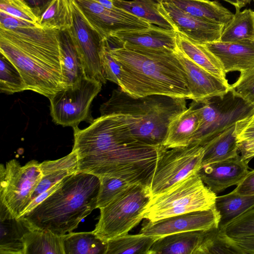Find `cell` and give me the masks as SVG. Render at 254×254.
Wrapping results in <instances>:
<instances>
[{"label":"cell","instance_id":"8fae6325","mask_svg":"<svg viewBox=\"0 0 254 254\" xmlns=\"http://www.w3.org/2000/svg\"><path fill=\"white\" fill-rule=\"evenodd\" d=\"M203 153V146L197 144L166 149L157 162L150 187L151 197L197 173Z\"/></svg>","mask_w":254,"mask_h":254},{"label":"cell","instance_id":"ffe728a7","mask_svg":"<svg viewBox=\"0 0 254 254\" xmlns=\"http://www.w3.org/2000/svg\"><path fill=\"white\" fill-rule=\"evenodd\" d=\"M199 125V117L195 103L175 117L169 125L164 146L167 149L192 144Z\"/></svg>","mask_w":254,"mask_h":254},{"label":"cell","instance_id":"f6af8a7d","mask_svg":"<svg viewBox=\"0 0 254 254\" xmlns=\"http://www.w3.org/2000/svg\"><path fill=\"white\" fill-rule=\"evenodd\" d=\"M31 8L38 18V21L42 14L54 0H23Z\"/></svg>","mask_w":254,"mask_h":254},{"label":"cell","instance_id":"30bf717a","mask_svg":"<svg viewBox=\"0 0 254 254\" xmlns=\"http://www.w3.org/2000/svg\"><path fill=\"white\" fill-rule=\"evenodd\" d=\"M102 86L99 81L85 77L57 92L49 98L53 121L73 128L89 121L90 106Z\"/></svg>","mask_w":254,"mask_h":254},{"label":"cell","instance_id":"5b68a950","mask_svg":"<svg viewBox=\"0 0 254 254\" xmlns=\"http://www.w3.org/2000/svg\"><path fill=\"white\" fill-rule=\"evenodd\" d=\"M216 196L195 173L152 196L142 217L154 222L182 213L208 209L214 205Z\"/></svg>","mask_w":254,"mask_h":254},{"label":"cell","instance_id":"9a60e30c","mask_svg":"<svg viewBox=\"0 0 254 254\" xmlns=\"http://www.w3.org/2000/svg\"><path fill=\"white\" fill-rule=\"evenodd\" d=\"M156 0L159 11L171 23L175 31L191 41L202 45L220 40L225 26L194 17L167 0Z\"/></svg>","mask_w":254,"mask_h":254},{"label":"cell","instance_id":"e0dca14e","mask_svg":"<svg viewBox=\"0 0 254 254\" xmlns=\"http://www.w3.org/2000/svg\"><path fill=\"white\" fill-rule=\"evenodd\" d=\"M249 160L241 155L203 166L197 174L203 183L214 193L238 185L249 172Z\"/></svg>","mask_w":254,"mask_h":254},{"label":"cell","instance_id":"6da1fadb","mask_svg":"<svg viewBox=\"0 0 254 254\" xmlns=\"http://www.w3.org/2000/svg\"><path fill=\"white\" fill-rule=\"evenodd\" d=\"M72 150L78 172L115 177L150 188L157 162L167 149L145 143L113 115L100 116L87 127H73Z\"/></svg>","mask_w":254,"mask_h":254},{"label":"cell","instance_id":"52a82bcc","mask_svg":"<svg viewBox=\"0 0 254 254\" xmlns=\"http://www.w3.org/2000/svg\"><path fill=\"white\" fill-rule=\"evenodd\" d=\"M0 53L16 66L28 90L49 99L64 88L62 71L33 50L0 35Z\"/></svg>","mask_w":254,"mask_h":254},{"label":"cell","instance_id":"4316f807","mask_svg":"<svg viewBox=\"0 0 254 254\" xmlns=\"http://www.w3.org/2000/svg\"><path fill=\"white\" fill-rule=\"evenodd\" d=\"M236 123L219 133L203 146L201 167L237 156Z\"/></svg>","mask_w":254,"mask_h":254},{"label":"cell","instance_id":"8992f818","mask_svg":"<svg viewBox=\"0 0 254 254\" xmlns=\"http://www.w3.org/2000/svg\"><path fill=\"white\" fill-rule=\"evenodd\" d=\"M151 197L149 187L132 185L100 209L99 219L93 232L106 242L128 234L143 219L142 213Z\"/></svg>","mask_w":254,"mask_h":254},{"label":"cell","instance_id":"83f0119b","mask_svg":"<svg viewBox=\"0 0 254 254\" xmlns=\"http://www.w3.org/2000/svg\"><path fill=\"white\" fill-rule=\"evenodd\" d=\"M214 206L220 215L219 228H221L254 208V194H240L233 190L226 194L216 196Z\"/></svg>","mask_w":254,"mask_h":254},{"label":"cell","instance_id":"d590c367","mask_svg":"<svg viewBox=\"0 0 254 254\" xmlns=\"http://www.w3.org/2000/svg\"><path fill=\"white\" fill-rule=\"evenodd\" d=\"M244 254L219 227L204 231L198 254Z\"/></svg>","mask_w":254,"mask_h":254},{"label":"cell","instance_id":"d4e9b609","mask_svg":"<svg viewBox=\"0 0 254 254\" xmlns=\"http://www.w3.org/2000/svg\"><path fill=\"white\" fill-rule=\"evenodd\" d=\"M167 0L194 17L225 27L232 21L234 16V13L216 0Z\"/></svg>","mask_w":254,"mask_h":254},{"label":"cell","instance_id":"f1b7e54d","mask_svg":"<svg viewBox=\"0 0 254 254\" xmlns=\"http://www.w3.org/2000/svg\"><path fill=\"white\" fill-rule=\"evenodd\" d=\"M63 239L64 235L30 226L24 237L25 254H64Z\"/></svg>","mask_w":254,"mask_h":254},{"label":"cell","instance_id":"2e32d148","mask_svg":"<svg viewBox=\"0 0 254 254\" xmlns=\"http://www.w3.org/2000/svg\"><path fill=\"white\" fill-rule=\"evenodd\" d=\"M175 53L185 70L191 100L202 102L222 97L230 91L231 85L187 58L178 48Z\"/></svg>","mask_w":254,"mask_h":254},{"label":"cell","instance_id":"8d00e7d4","mask_svg":"<svg viewBox=\"0 0 254 254\" xmlns=\"http://www.w3.org/2000/svg\"><path fill=\"white\" fill-rule=\"evenodd\" d=\"M28 90L16 66L0 53V90L1 93L12 94Z\"/></svg>","mask_w":254,"mask_h":254},{"label":"cell","instance_id":"3957f363","mask_svg":"<svg viewBox=\"0 0 254 254\" xmlns=\"http://www.w3.org/2000/svg\"><path fill=\"white\" fill-rule=\"evenodd\" d=\"M100 184L99 177L85 172L67 176L57 190L19 218L32 228L64 235L97 208Z\"/></svg>","mask_w":254,"mask_h":254},{"label":"cell","instance_id":"836d02e7","mask_svg":"<svg viewBox=\"0 0 254 254\" xmlns=\"http://www.w3.org/2000/svg\"><path fill=\"white\" fill-rule=\"evenodd\" d=\"M251 9L236 11L224 28L219 41L226 42L254 40V14Z\"/></svg>","mask_w":254,"mask_h":254},{"label":"cell","instance_id":"cb8c5ba5","mask_svg":"<svg viewBox=\"0 0 254 254\" xmlns=\"http://www.w3.org/2000/svg\"><path fill=\"white\" fill-rule=\"evenodd\" d=\"M204 231L172 234L157 239L148 254H198Z\"/></svg>","mask_w":254,"mask_h":254},{"label":"cell","instance_id":"d6a6232c","mask_svg":"<svg viewBox=\"0 0 254 254\" xmlns=\"http://www.w3.org/2000/svg\"><path fill=\"white\" fill-rule=\"evenodd\" d=\"M157 239L140 233L124 235L107 242L105 254H148Z\"/></svg>","mask_w":254,"mask_h":254},{"label":"cell","instance_id":"ac0fdd59","mask_svg":"<svg viewBox=\"0 0 254 254\" xmlns=\"http://www.w3.org/2000/svg\"><path fill=\"white\" fill-rule=\"evenodd\" d=\"M109 37L119 46L173 51L177 48L176 31L152 24L146 29L118 31Z\"/></svg>","mask_w":254,"mask_h":254},{"label":"cell","instance_id":"5bb4252c","mask_svg":"<svg viewBox=\"0 0 254 254\" xmlns=\"http://www.w3.org/2000/svg\"><path fill=\"white\" fill-rule=\"evenodd\" d=\"M220 215L214 205L211 208L182 213L142 224L139 233L155 237L191 231H206L219 227Z\"/></svg>","mask_w":254,"mask_h":254},{"label":"cell","instance_id":"e575fe53","mask_svg":"<svg viewBox=\"0 0 254 254\" xmlns=\"http://www.w3.org/2000/svg\"><path fill=\"white\" fill-rule=\"evenodd\" d=\"M73 18L69 0H54L38 22L44 28L64 30L70 28Z\"/></svg>","mask_w":254,"mask_h":254},{"label":"cell","instance_id":"7a4b0ae2","mask_svg":"<svg viewBox=\"0 0 254 254\" xmlns=\"http://www.w3.org/2000/svg\"><path fill=\"white\" fill-rule=\"evenodd\" d=\"M109 50L121 67L117 84L130 95L191 99L185 70L175 51L118 46Z\"/></svg>","mask_w":254,"mask_h":254},{"label":"cell","instance_id":"484cf974","mask_svg":"<svg viewBox=\"0 0 254 254\" xmlns=\"http://www.w3.org/2000/svg\"><path fill=\"white\" fill-rule=\"evenodd\" d=\"M178 49L193 63L217 76L228 82L226 73L220 61L203 45L197 44L177 32Z\"/></svg>","mask_w":254,"mask_h":254},{"label":"cell","instance_id":"f546056e","mask_svg":"<svg viewBox=\"0 0 254 254\" xmlns=\"http://www.w3.org/2000/svg\"><path fill=\"white\" fill-rule=\"evenodd\" d=\"M220 229L246 254V250L254 245V208Z\"/></svg>","mask_w":254,"mask_h":254},{"label":"cell","instance_id":"9c48e42d","mask_svg":"<svg viewBox=\"0 0 254 254\" xmlns=\"http://www.w3.org/2000/svg\"><path fill=\"white\" fill-rule=\"evenodd\" d=\"M194 102L199 125L192 144L203 146L238 121L254 113L252 107L231 91L222 97Z\"/></svg>","mask_w":254,"mask_h":254},{"label":"cell","instance_id":"7402d4cb","mask_svg":"<svg viewBox=\"0 0 254 254\" xmlns=\"http://www.w3.org/2000/svg\"><path fill=\"white\" fill-rule=\"evenodd\" d=\"M58 31L64 88L86 76L81 57L69 29Z\"/></svg>","mask_w":254,"mask_h":254},{"label":"cell","instance_id":"4fadbf2b","mask_svg":"<svg viewBox=\"0 0 254 254\" xmlns=\"http://www.w3.org/2000/svg\"><path fill=\"white\" fill-rule=\"evenodd\" d=\"M86 19L104 38L116 32L141 30L151 24L127 11L110 9L94 0H75Z\"/></svg>","mask_w":254,"mask_h":254},{"label":"cell","instance_id":"c3c4849f","mask_svg":"<svg viewBox=\"0 0 254 254\" xmlns=\"http://www.w3.org/2000/svg\"><path fill=\"white\" fill-rule=\"evenodd\" d=\"M251 253L252 254H254V246H252L251 249Z\"/></svg>","mask_w":254,"mask_h":254},{"label":"cell","instance_id":"603a6c76","mask_svg":"<svg viewBox=\"0 0 254 254\" xmlns=\"http://www.w3.org/2000/svg\"><path fill=\"white\" fill-rule=\"evenodd\" d=\"M42 178L32 196V201L65 177L78 172V157L72 151L68 155L54 160L40 163Z\"/></svg>","mask_w":254,"mask_h":254},{"label":"cell","instance_id":"7dc6e473","mask_svg":"<svg viewBox=\"0 0 254 254\" xmlns=\"http://www.w3.org/2000/svg\"><path fill=\"white\" fill-rule=\"evenodd\" d=\"M226 1L234 6L236 9V11L241 10L243 7L246 6L247 4H250L252 0H222Z\"/></svg>","mask_w":254,"mask_h":254},{"label":"cell","instance_id":"44dd1931","mask_svg":"<svg viewBox=\"0 0 254 254\" xmlns=\"http://www.w3.org/2000/svg\"><path fill=\"white\" fill-rule=\"evenodd\" d=\"M0 254H25L24 237L30 229L29 223L16 218L0 205Z\"/></svg>","mask_w":254,"mask_h":254},{"label":"cell","instance_id":"277c9868","mask_svg":"<svg viewBox=\"0 0 254 254\" xmlns=\"http://www.w3.org/2000/svg\"><path fill=\"white\" fill-rule=\"evenodd\" d=\"M186 100L163 95L135 97L114 89L100 112L114 116L139 140L164 146L169 124L187 109Z\"/></svg>","mask_w":254,"mask_h":254},{"label":"cell","instance_id":"ab89813d","mask_svg":"<svg viewBox=\"0 0 254 254\" xmlns=\"http://www.w3.org/2000/svg\"><path fill=\"white\" fill-rule=\"evenodd\" d=\"M240 73L237 81L231 85L230 91L254 109V66Z\"/></svg>","mask_w":254,"mask_h":254},{"label":"cell","instance_id":"7bdbcfd3","mask_svg":"<svg viewBox=\"0 0 254 254\" xmlns=\"http://www.w3.org/2000/svg\"><path fill=\"white\" fill-rule=\"evenodd\" d=\"M36 26H40L38 24L20 19L0 10V28L12 30Z\"/></svg>","mask_w":254,"mask_h":254},{"label":"cell","instance_id":"4dcf8cb0","mask_svg":"<svg viewBox=\"0 0 254 254\" xmlns=\"http://www.w3.org/2000/svg\"><path fill=\"white\" fill-rule=\"evenodd\" d=\"M117 7L127 11L150 24L160 27L175 30L173 25L158 9V2L154 0H113Z\"/></svg>","mask_w":254,"mask_h":254},{"label":"cell","instance_id":"7c38bea8","mask_svg":"<svg viewBox=\"0 0 254 254\" xmlns=\"http://www.w3.org/2000/svg\"><path fill=\"white\" fill-rule=\"evenodd\" d=\"M69 1L73 18L69 30L81 57L86 76L105 84L107 80L102 74L101 58L106 38L89 23L76 0Z\"/></svg>","mask_w":254,"mask_h":254},{"label":"cell","instance_id":"d6986e66","mask_svg":"<svg viewBox=\"0 0 254 254\" xmlns=\"http://www.w3.org/2000/svg\"><path fill=\"white\" fill-rule=\"evenodd\" d=\"M202 45L220 61L226 73L241 72L254 66V40L217 41Z\"/></svg>","mask_w":254,"mask_h":254},{"label":"cell","instance_id":"1f68e13d","mask_svg":"<svg viewBox=\"0 0 254 254\" xmlns=\"http://www.w3.org/2000/svg\"><path fill=\"white\" fill-rule=\"evenodd\" d=\"M64 254H105L107 242L93 232H70L64 235Z\"/></svg>","mask_w":254,"mask_h":254},{"label":"cell","instance_id":"ba28073f","mask_svg":"<svg viewBox=\"0 0 254 254\" xmlns=\"http://www.w3.org/2000/svg\"><path fill=\"white\" fill-rule=\"evenodd\" d=\"M43 176L40 163L31 160L22 166L16 159L0 166V202L19 218L31 203L32 196Z\"/></svg>","mask_w":254,"mask_h":254},{"label":"cell","instance_id":"b9f144b4","mask_svg":"<svg viewBox=\"0 0 254 254\" xmlns=\"http://www.w3.org/2000/svg\"><path fill=\"white\" fill-rule=\"evenodd\" d=\"M101 62L104 77L107 80L117 84L121 73V67L109 52L107 38L105 39V47L101 56Z\"/></svg>","mask_w":254,"mask_h":254},{"label":"cell","instance_id":"f35d334b","mask_svg":"<svg viewBox=\"0 0 254 254\" xmlns=\"http://www.w3.org/2000/svg\"><path fill=\"white\" fill-rule=\"evenodd\" d=\"M97 199V208L107 205L132 185L121 179L101 177Z\"/></svg>","mask_w":254,"mask_h":254},{"label":"cell","instance_id":"60d3db41","mask_svg":"<svg viewBox=\"0 0 254 254\" xmlns=\"http://www.w3.org/2000/svg\"><path fill=\"white\" fill-rule=\"evenodd\" d=\"M0 10L20 19L38 24V18L23 0H0Z\"/></svg>","mask_w":254,"mask_h":254},{"label":"cell","instance_id":"ee69618b","mask_svg":"<svg viewBox=\"0 0 254 254\" xmlns=\"http://www.w3.org/2000/svg\"><path fill=\"white\" fill-rule=\"evenodd\" d=\"M234 190L242 194H254V170L249 171L244 179L237 185Z\"/></svg>","mask_w":254,"mask_h":254},{"label":"cell","instance_id":"74e56055","mask_svg":"<svg viewBox=\"0 0 254 254\" xmlns=\"http://www.w3.org/2000/svg\"><path fill=\"white\" fill-rule=\"evenodd\" d=\"M236 138L241 156L254 157V113L236 122Z\"/></svg>","mask_w":254,"mask_h":254},{"label":"cell","instance_id":"681fc988","mask_svg":"<svg viewBox=\"0 0 254 254\" xmlns=\"http://www.w3.org/2000/svg\"></svg>","mask_w":254,"mask_h":254},{"label":"cell","instance_id":"bcb514c9","mask_svg":"<svg viewBox=\"0 0 254 254\" xmlns=\"http://www.w3.org/2000/svg\"><path fill=\"white\" fill-rule=\"evenodd\" d=\"M61 181L58 182L51 188L44 191L39 195H38L37 197H36L29 205L27 207V208L25 209L22 215L26 214L29 212L31 210H32L34 207H35L37 205H38L40 203H41L43 200L46 199L47 197H48L50 195H51L53 192H54L56 190H57L60 186L62 182Z\"/></svg>","mask_w":254,"mask_h":254}]
</instances>
